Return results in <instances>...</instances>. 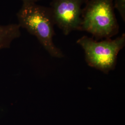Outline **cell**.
Instances as JSON below:
<instances>
[{"mask_svg": "<svg viewBox=\"0 0 125 125\" xmlns=\"http://www.w3.org/2000/svg\"><path fill=\"white\" fill-rule=\"evenodd\" d=\"M18 25L35 36L50 55L62 58V52L53 43V19L50 8L36 3H23L17 13Z\"/></svg>", "mask_w": 125, "mask_h": 125, "instance_id": "1", "label": "cell"}, {"mask_svg": "<svg viewBox=\"0 0 125 125\" xmlns=\"http://www.w3.org/2000/svg\"><path fill=\"white\" fill-rule=\"evenodd\" d=\"M113 0H88L83 9L81 31L88 32L96 40L110 39L119 26Z\"/></svg>", "mask_w": 125, "mask_h": 125, "instance_id": "2", "label": "cell"}, {"mask_svg": "<svg viewBox=\"0 0 125 125\" xmlns=\"http://www.w3.org/2000/svg\"><path fill=\"white\" fill-rule=\"evenodd\" d=\"M76 43L84 50L85 60L89 66L108 74L115 68L118 55L125 46V34L114 40L101 41L83 36Z\"/></svg>", "mask_w": 125, "mask_h": 125, "instance_id": "3", "label": "cell"}, {"mask_svg": "<svg viewBox=\"0 0 125 125\" xmlns=\"http://www.w3.org/2000/svg\"><path fill=\"white\" fill-rule=\"evenodd\" d=\"M88 0H52L50 9L55 24L67 35L81 31L82 6Z\"/></svg>", "mask_w": 125, "mask_h": 125, "instance_id": "4", "label": "cell"}, {"mask_svg": "<svg viewBox=\"0 0 125 125\" xmlns=\"http://www.w3.org/2000/svg\"><path fill=\"white\" fill-rule=\"evenodd\" d=\"M20 29L18 24L0 25V51L9 47L12 41L20 36Z\"/></svg>", "mask_w": 125, "mask_h": 125, "instance_id": "5", "label": "cell"}, {"mask_svg": "<svg viewBox=\"0 0 125 125\" xmlns=\"http://www.w3.org/2000/svg\"><path fill=\"white\" fill-rule=\"evenodd\" d=\"M114 7L120 13L122 20L125 21V0H115Z\"/></svg>", "mask_w": 125, "mask_h": 125, "instance_id": "6", "label": "cell"}, {"mask_svg": "<svg viewBox=\"0 0 125 125\" xmlns=\"http://www.w3.org/2000/svg\"><path fill=\"white\" fill-rule=\"evenodd\" d=\"M23 3H36L37 2L41 0H21Z\"/></svg>", "mask_w": 125, "mask_h": 125, "instance_id": "7", "label": "cell"}]
</instances>
